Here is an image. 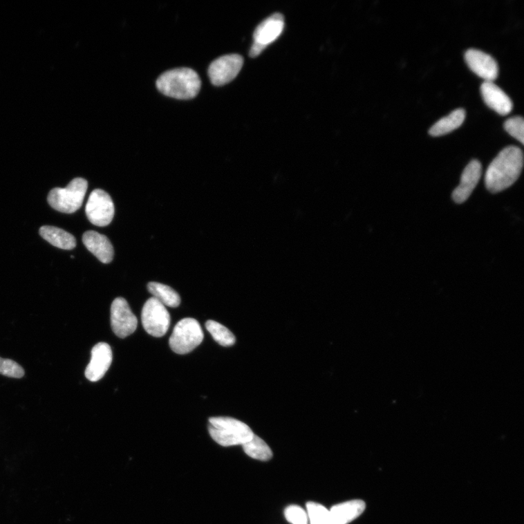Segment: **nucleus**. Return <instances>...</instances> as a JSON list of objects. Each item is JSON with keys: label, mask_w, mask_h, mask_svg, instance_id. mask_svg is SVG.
<instances>
[{"label": "nucleus", "mask_w": 524, "mask_h": 524, "mask_svg": "<svg viewBox=\"0 0 524 524\" xmlns=\"http://www.w3.org/2000/svg\"><path fill=\"white\" fill-rule=\"evenodd\" d=\"M523 165L522 150L516 146L503 149L489 165L485 176L487 188L492 193L502 191L516 181Z\"/></svg>", "instance_id": "nucleus-1"}, {"label": "nucleus", "mask_w": 524, "mask_h": 524, "mask_svg": "<svg viewBox=\"0 0 524 524\" xmlns=\"http://www.w3.org/2000/svg\"><path fill=\"white\" fill-rule=\"evenodd\" d=\"M160 92L176 100H191L199 93L201 80L196 72L189 68H178L165 72L156 82Z\"/></svg>", "instance_id": "nucleus-2"}, {"label": "nucleus", "mask_w": 524, "mask_h": 524, "mask_svg": "<svg viewBox=\"0 0 524 524\" xmlns=\"http://www.w3.org/2000/svg\"><path fill=\"white\" fill-rule=\"evenodd\" d=\"M209 431L216 442L228 447L243 445L254 436V433L246 424L227 417L209 419Z\"/></svg>", "instance_id": "nucleus-3"}, {"label": "nucleus", "mask_w": 524, "mask_h": 524, "mask_svg": "<svg viewBox=\"0 0 524 524\" xmlns=\"http://www.w3.org/2000/svg\"><path fill=\"white\" fill-rule=\"evenodd\" d=\"M88 182L76 178L66 188H54L50 192L48 201L53 209L62 213L73 214L81 208L87 189Z\"/></svg>", "instance_id": "nucleus-4"}, {"label": "nucleus", "mask_w": 524, "mask_h": 524, "mask_svg": "<svg viewBox=\"0 0 524 524\" xmlns=\"http://www.w3.org/2000/svg\"><path fill=\"white\" fill-rule=\"evenodd\" d=\"M203 338V330L198 321L193 319H185L175 326L169 344L174 352L185 355L198 347Z\"/></svg>", "instance_id": "nucleus-5"}, {"label": "nucleus", "mask_w": 524, "mask_h": 524, "mask_svg": "<svg viewBox=\"0 0 524 524\" xmlns=\"http://www.w3.org/2000/svg\"><path fill=\"white\" fill-rule=\"evenodd\" d=\"M142 321L146 332L155 337L167 333L171 317L165 306L154 297L149 299L142 309Z\"/></svg>", "instance_id": "nucleus-6"}, {"label": "nucleus", "mask_w": 524, "mask_h": 524, "mask_svg": "<svg viewBox=\"0 0 524 524\" xmlns=\"http://www.w3.org/2000/svg\"><path fill=\"white\" fill-rule=\"evenodd\" d=\"M86 213L93 225L106 227L112 223L114 218V203L107 192L100 189H95L89 196Z\"/></svg>", "instance_id": "nucleus-7"}, {"label": "nucleus", "mask_w": 524, "mask_h": 524, "mask_svg": "<svg viewBox=\"0 0 524 524\" xmlns=\"http://www.w3.org/2000/svg\"><path fill=\"white\" fill-rule=\"evenodd\" d=\"M243 59L238 54H230L218 58L209 68L212 84L216 86H225L236 78L241 71Z\"/></svg>", "instance_id": "nucleus-8"}, {"label": "nucleus", "mask_w": 524, "mask_h": 524, "mask_svg": "<svg viewBox=\"0 0 524 524\" xmlns=\"http://www.w3.org/2000/svg\"><path fill=\"white\" fill-rule=\"evenodd\" d=\"M111 325L114 333L120 338H126L134 333L138 320L125 299L118 297L113 302Z\"/></svg>", "instance_id": "nucleus-9"}, {"label": "nucleus", "mask_w": 524, "mask_h": 524, "mask_svg": "<svg viewBox=\"0 0 524 524\" xmlns=\"http://www.w3.org/2000/svg\"><path fill=\"white\" fill-rule=\"evenodd\" d=\"M465 61L471 70L485 81H493L498 77V62L491 55L475 48L468 49L465 53Z\"/></svg>", "instance_id": "nucleus-10"}, {"label": "nucleus", "mask_w": 524, "mask_h": 524, "mask_svg": "<svg viewBox=\"0 0 524 524\" xmlns=\"http://www.w3.org/2000/svg\"><path fill=\"white\" fill-rule=\"evenodd\" d=\"M113 362V351L107 343L100 342L93 347L91 359L85 375L91 382H97L103 378Z\"/></svg>", "instance_id": "nucleus-11"}, {"label": "nucleus", "mask_w": 524, "mask_h": 524, "mask_svg": "<svg viewBox=\"0 0 524 524\" xmlns=\"http://www.w3.org/2000/svg\"><path fill=\"white\" fill-rule=\"evenodd\" d=\"M284 26L283 15L279 12L274 13L256 27L254 34V44L266 48L281 36Z\"/></svg>", "instance_id": "nucleus-12"}, {"label": "nucleus", "mask_w": 524, "mask_h": 524, "mask_svg": "<svg viewBox=\"0 0 524 524\" xmlns=\"http://www.w3.org/2000/svg\"><path fill=\"white\" fill-rule=\"evenodd\" d=\"M482 173L480 162L474 160L465 169L460 185L453 191L452 198L457 203L465 202L478 185Z\"/></svg>", "instance_id": "nucleus-13"}, {"label": "nucleus", "mask_w": 524, "mask_h": 524, "mask_svg": "<svg viewBox=\"0 0 524 524\" xmlns=\"http://www.w3.org/2000/svg\"><path fill=\"white\" fill-rule=\"evenodd\" d=\"M480 91L485 103L496 113L505 115L512 111L513 109L512 100L493 81L483 82Z\"/></svg>", "instance_id": "nucleus-14"}, {"label": "nucleus", "mask_w": 524, "mask_h": 524, "mask_svg": "<svg viewBox=\"0 0 524 524\" xmlns=\"http://www.w3.org/2000/svg\"><path fill=\"white\" fill-rule=\"evenodd\" d=\"M82 242L102 263L109 264L113 260V246L104 234L95 231L86 232L82 236Z\"/></svg>", "instance_id": "nucleus-15"}, {"label": "nucleus", "mask_w": 524, "mask_h": 524, "mask_svg": "<svg viewBox=\"0 0 524 524\" xmlns=\"http://www.w3.org/2000/svg\"><path fill=\"white\" fill-rule=\"evenodd\" d=\"M365 509V503L356 500L335 505L329 512L333 524H348L359 517Z\"/></svg>", "instance_id": "nucleus-16"}, {"label": "nucleus", "mask_w": 524, "mask_h": 524, "mask_svg": "<svg viewBox=\"0 0 524 524\" xmlns=\"http://www.w3.org/2000/svg\"><path fill=\"white\" fill-rule=\"evenodd\" d=\"M39 234L53 246L64 250H72L77 245L73 234L59 227L44 226L39 229Z\"/></svg>", "instance_id": "nucleus-17"}, {"label": "nucleus", "mask_w": 524, "mask_h": 524, "mask_svg": "<svg viewBox=\"0 0 524 524\" xmlns=\"http://www.w3.org/2000/svg\"><path fill=\"white\" fill-rule=\"evenodd\" d=\"M465 118L464 109L453 110L449 115L438 120L430 129L429 133L433 136L445 135L460 127Z\"/></svg>", "instance_id": "nucleus-18"}, {"label": "nucleus", "mask_w": 524, "mask_h": 524, "mask_svg": "<svg viewBox=\"0 0 524 524\" xmlns=\"http://www.w3.org/2000/svg\"><path fill=\"white\" fill-rule=\"evenodd\" d=\"M148 291L165 306L175 308L181 303L178 294L169 286L157 282H151L147 285Z\"/></svg>", "instance_id": "nucleus-19"}, {"label": "nucleus", "mask_w": 524, "mask_h": 524, "mask_svg": "<svg viewBox=\"0 0 524 524\" xmlns=\"http://www.w3.org/2000/svg\"><path fill=\"white\" fill-rule=\"evenodd\" d=\"M243 448L247 456L255 460L268 461L272 458V452L270 447L264 440L256 435L243 445Z\"/></svg>", "instance_id": "nucleus-20"}, {"label": "nucleus", "mask_w": 524, "mask_h": 524, "mask_svg": "<svg viewBox=\"0 0 524 524\" xmlns=\"http://www.w3.org/2000/svg\"><path fill=\"white\" fill-rule=\"evenodd\" d=\"M205 327L220 346L230 347L236 343V337L223 325L214 321H208L205 324Z\"/></svg>", "instance_id": "nucleus-21"}, {"label": "nucleus", "mask_w": 524, "mask_h": 524, "mask_svg": "<svg viewBox=\"0 0 524 524\" xmlns=\"http://www.w3.org/2000/svg\"><path fill=\"white\" fill-rule=\"evenodd\" d=\"M307 509L310 524H333L329 510L322 505L309 502Z\"/></svg>", "instance_id": "nucleus-22"}, {"label": "nucleus", "mask_w": 524, "mask_h": 524, "mask_svg": "<svg viewBox=\"0 0 524 524\" xmlns=\"http://www.w3.org/2000/svg\"><path fill=\"white\" fill-rule=\"evenodd\" d=\"M505 130L516 138L522 144L524 143V120L521 116L507 119L504 124Z\"/></svg>", "instance_id": "nucleus-23"}, {"label": "nucleus", "mask_w": 524, "mask_h": 524, "mask_svg": "<svg viewBox=\"0 0 524 524\" xmlns=\"http://www.w3.org/2000/svg\"><path fill=\"white\" fill-rule=\"evenodd\" d=\"M24 373V368L16 362L0 357V375L19 379L23 377Z\"/></svg>", "instance_id": "nucleus-24"}, {"label": "nucleus", "mask_w": 524, "mask_h": 524, "mask_svg": "<svg viewBox=\"0 0 524 524\" xmlns=\"http://www.w3.org/2000/svg\"><path fill=\"white\" fill-rule=\"evenodd\" d=\"M286 520L292 524H308L306 510L297 505L288 506L285 510Z\"/></svg>", "instance_id": "nucleus-25"}]
</instances>
